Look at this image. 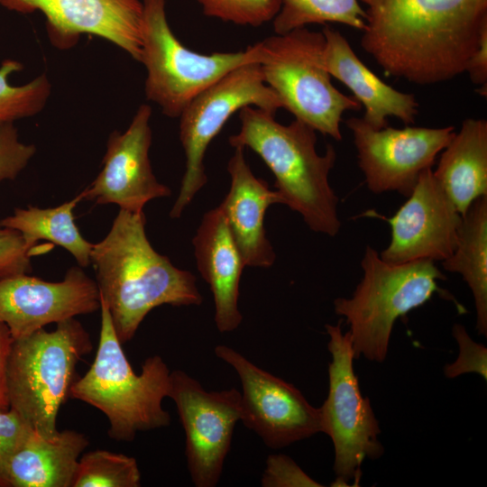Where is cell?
Segmentation results:
<instances>
[{"mask_svg": "<svg viewBox=\"0 0 487 487\" xmlns=\"http://www.w3.org/2000/svg\"><path fill=\"white\" fill-rule=\"evenodd\" d=\"M168 397L176 405L185 432V455L193 484L216 486L241 418V392L234 388L207 391L187 372L174 370Z\"/></svg>", "mask_w": 487, "mask_h": 487, "instance_id": "obj_11", "label": "cell"}, {"mask_svg": "<svg viewBox=\"0 0 487 487\" xmlns=\"http://www.w3.org/2000/svg\"><path fill=\"white\" fill-rule=\"evenodd\" d=\"M76 430L59 431L51 439L32 430L6 462L2 487H71L78 460L88 446Z\"/></svg>", "mask_w": 487, "mask_h": 487, "instance_id": "obj_21", "label": "cell"}, {"mask_svg": "<svg viewBox=\"0 0 487 487\" xmlns=\"http://www.w3.org/2000/svg\"><path fill=\"white\" fill-rule=\"evenodd\" d=\"M433 173L462 216L476 199L487 196V121L464 120Z\"/></svg>", "mask_w": 487, "mask_h": 487, "instance_id": "obj_22", "label": "cell"}, {"mask_svg": "<svg viewBox=\"0 0 487 487\" xmlns=\"http://www.w3.org/2000/svg\"><path fill=\"white\" fill-rule=\"evenodd\" d=\"M361 267L363 275L353 295L335 299L334 308L349 326L354 358L382 363L397 319L424 305L435 293L442 294L437 280L446 277L433 261L390 263L370 245Z\"/></svg>", "mask_w": 487, "mask_h": 487, "instance_id": "obj_5", "label": "cell"}, {"mask_svg": "<svg viewBox=\"0 0 487 487\" xmlns=\"http://www.w3.org/2000/svg\"><path fill=\"white\" fill-rule=\"evenodd\" d=\"M322 32L325 67L364 107L363 119L367 124L375 129L384 128L390 116L406 124L415 122L418 104L414 95L399 91L382 81L357 57L340 32L325 25Z\"/></svg>", "mask_w": 487, "mask_h": 487, "instance_id": "obj_20", "label": "cell"}, {"mask_svg": "<svg viewBox=\"0 0 487 487\" xmlns=\"http://www.w3.org/2000/svg\"><path fill=\"white\" fill-rule=\"evenodd\" d=\"M390 218L391 240L380 253L390 263L448 259L456 245L462 215L436 179L432 169L424 170Z\"/></svg>", "mask_w": 487, "mask_h": 487, "instance_id": "obj_15", "label": "cell"}, {"mask_svg": "<svg viewBox=\"0 0 487 487\" xmlns=\"http://www.w3.org/2000/svg\"><path fill=\"white\" fill-rule=\"evenodd\" d=\"M14 340L7 326L0 321V409H8L6 366Z\"/></svg>", "mask_w": 487, "mask_h": 487, "instance_id": "obj_35", "label": "cell"}, {"mask_svg": "<svg viewBox=\"0 0 487 487\" xmlns=\"http://www.w3.org/2000/svg\"><path fill=\"white\" fill-rule=\"evenodd\" d=\"M151 116L152 107L142 104L124 133L110 134L102 170L79 193L82 200L115 204L120 209L140 213L147 202L170 195V189L152 172L149 157Z\"/></svg>", "mask_w": 487, "mask_h": 487, "instance_id": "obj_17", "label": "cell"}, {"mask_svg": "<svg viewBox=\"0 0 487 487\" xmlns=\"http://www.w3.org/2000/svg\"><path fill=\"white\" fill-rule=\"evenodd\" d=\"M9 11L46 19L51 44L72 48L80 35L91 34L110 41L140 61L143 5L141 0H0Z\"/></svg>", "mask_w": 487, "mask_h": 487, "instance_id": "obj_14", "label": "cell"}, {"mask_svg": "<svg viewBox=\"0 0 487 487\" xmlns=\"http://www.w3.org/2000/svg\"><path fill=\"white\" fill-rule=\"evenodd\" d=\"M207 16L238 25L258 27L272 21L281 0H197Z\"/></svg>", "mask_w": 487, "mask_h": 487, "instance_id": "obj_28", "label": "cell"}, {"mask_svg": "<svg viewBox=\"0 0 487 487\" xmlns=\"http://www.w3.org/2000/svg\"><path fill=\"white\" fill-rule=\"evenodd\" d=\"M141 473L135 458L106 450L82 455L71 487H139Z\"/></svg>", "mask_w": 487, "mask_h": 487, "instance_id": "obj_26", "label": "cell"}, {"mask_svg": "<svg viewBox=\"0 0 487 487\" xmlns=\"http://www.w3.org/2000/svg\"><path fill=\"white\" fill-rule=\"evenodd\" d=\"M443 268L458 273L472 291L478 334L487 335V196L479 198L462 216L457 242Z\"/></svg>", "mask_w": 487, "mask_h": 487, "instance_id": "obj_23", "label": "cell"}, {"mask_svg": "<svg viewBox=\"0 0 487 487\" xmlns=\"http://www.w3.org/2000/svg\"><path fill=\"white\" fill-rule=\"evenodd\" d=\"M100 303L97 351L88 371L73 382L69 397L103 412L112 439L131 442L139 432L170 424V416L162 408L169 393L170 371L160 355H153L144 361L141 373H135L101 297Z\"/></svg>", "mask_w": 487, "mask_h": 487, "instance_id": "obj_4", "label": "cell"}, {"mask_svg": "<svg viewBox=\"0 0 487 487\" xmlns=\"http://www.w3.org/2000/svg\"><path fill=\"white\" fill-rule=\"evenodd\" d=\"M342 322L340 318L335 325L325 326L331 362L328 394L319 408L322 432L331 438L335 449L336 479L332 486H345L351 480L359 483L363 460L377 459L384 451L378 437L379 422L354 373L352 342L349 333H343Z\"/></svg>", "mask_w": 487, "mask_h": 487, "instance_id": "obj_9", "label": "cell"}, {"mask_svg": "<svg viewBox=\"0 0 487 487\" xmlns=\"http://www.w3.org/2000/svg\"><path fill=\"white\" fill-rule=\"evenodd\" d=\"M255 44L264 82L280 99L282 108L316 132L341 141L343 115L362 106L332 84L324 64L323 32L302 27Z\"/></svg>", "mask_w": 487, "mask_h": 487, "instance_id": "obj_7", "label": "cell"}, {"mask_svg": "<svg viewBox=\"0 0 487 487\" xmlns=\"http://www.w3.org/2000/svg\"><path fill=\"white\" fill-rule=\"evenodd\" d=\"M34 251L18 231L0 225V279L28 273Z\"/></svg>", "mask_w": 487, "mask_h": 487, "instance_id": "obj_32", "label": "cell"}, {"mask_svg": "<svg viewBox=\"0 0 487 487\" xmlns=\"http://www.w3.org/2000/svg\"><path fill=\"white\" fill-rule=\"evenodd\" d=\"M272 21L275 34L326 23H339L363 31L365 12L359 0H281L280 9Z\"/></svg>", "mask_w": 487, "mask_h": 487, "instance_id": "obj_25", "label": "cell"}, {"mask_svg": "<svg viewBox=\"0 0 487 487\" xmlns=\"http://www.w3.org/2000/svg\"><path fill=\"white\" fill-rule=\"evenodd\" d=\"M363 49L387 75L418 85L465 72L487 32V0H359Z\"/></svg>", "mask_w": 487, "mask_h": 487, "instance_id": "obj_1", "label": "cell"}, {"mask_svg": "<svg viewBox=\"0 0 487 487\" xmlns=\"http://www.w3.org/2000/svg\"><path fill=\"white\" fill-rule=\"evenodd\" d=\"M245 106L274 114L282 108L280 99L265 84L258 62L244 64L225 74L195 96L179 116L185 171L170 217L179 218L206 185L204 158L210 142L229 118Z\"/></svg>", "mask_w": 487, "mask_h": 487, "instance_id": "obj_10", "label": "cell"}, {"mask_svg": "<svg viewBox=\"0 0 487 487\" xmlns=\"http://www.w3.org/2000/svg\"><path fill=\"white\" fill-rule=\"evenodd\" d=\"M263 487H322L289 456L270 455L261 479Z\"/></svg>", "mask_w": 487, "mask_h": 487, "instance_id": "obj_31", "label": "cell"}, {"mask_svg": "<svg viewBox=\"0 0 487 487\" xmlns=\"http://www.w3.org/2000/svg\"><path fill=\"white\" fill-rule=\"evenodd\" d=\"M23 69L14 60H5L0 66V124L33 116L46 106L51 85L45 74L22 86H12L8 78Z\"/></svg>", "mask_w": 487, "mask_h": 487, "instance_id": "obj_27", "label": "cell"}, {"mask_svg": "<svg viewBox=\"0 0 487 487\" xmlns=\"http://www.w3.org/2000/svg\"><path fill=\"white\" fill-rule=\"evenodd\" d=\"M215 354L239 376L241 418L270 448L280 449L322 432L319 408L313 407L293 384L255 365L225 345Z\"/></svg>", "mask_w": 487, "mask_h": 487, "instance_id": "obj_12", "label": "cell"}, {"mask_svg": "<svg viewBox=\"0 0 487 487\" xmlns=\"http://www.w3.org/2000/svg\"><path fill=\"white\" fill-rule=\"evenodd\" d=\"M452 335L457 342L459 354L454 363L445 366V376L454 379L464 373L474 372L487 381L486 346L473 341L461 324L453 326Z\"/></svg>", "mask_w": 487, "mask_h": 487, "instance_id": "obj_29", "label": "cell"}, {"mask_svg": "<svg viewBox=\"0 0 487 487\" xmlns=\"http://www.w3.org/2000/svg\"><path fill=\"white\" fill-rule=\"evenodd\" d=\"M36 152L33 144L20 141L14 123L0 124V182L14 179Z\"/></svg>", "mask_w": 487, "mask_h": 487, "instance_id": "obj_30", "label": "cell"}, {"mask_svg": "<svg viewBox=\"0 0 487 487\" xmlns=\"http://www.w3.org/2000/svg\"><path fill=\"white\" fill-rule=\"evenodd\" d=\"M192 243L198 270L213 295L216 328L233 332L243 320L238 299L245 264L217 207L203 216Z\"/></svg>", "mask_w": 487, "mask_h": 487, "instance_id": "obj_19", "label": "cell"}, {"mask_svg": "<svg viewBox=\"0 0 487 487\" xmlns=\"http://www.w3.org/2000/svg\"><path fill=\"white\" fill-rule=\"evenodd\" d=\"M81 200L78 194L70 201L55 207L30 206L27 208H15L13 215L0 221V225L18 231L32 248L39 240H48L62 246L74 256L78 266L87 267L91 263L93 244L82 236L73 215V209Z\"/></svg>", "mask_w": 487, "mask_h": 487, "instance_id": "obj_24", "label": "cell"}, {"mask_svg": "<svg viewBox=\"0 0 487 487\" xmlns=\"http://www.w3.org/2000/svg\"><path fill=\"white\" fill-rule=\"evenodd\" d=\"M239 119L240 131L229 144L257 153L273 174L282 204L298 212L310 230L335 236L341 222L339 199L328 180L336 159L334 147L328 144L318 154L313 128L296 119L280 124L274 113L258 107L242 108Z\"/></svg>", "mask_w": 487, "mask_h": 487, "instance_id": "obj_3", "label": "cell"}, {"mask_svg": "<svg viewBox=\"0 0 487 487\" xmlns=\"http://www.w3.org/2000/svg\"><path fill=\"white\" fill-rule=\"evenodd\" d=\"M145 222L143 211L120 209L106 237L93 244L90 254L99 295L122 345L133 338L154 308L198 306L203 301L195 275L153 249Z\"/></svg>", "mask_w": 487, "mask_h": 487, "instance_id": "obj_2", "label": "cell"}, {"mask_svg": "<svg viewBox=\"0 0 487 487\" xmlns=\"http://www.w3.org/2000/svg\"><path fill=\"white\" fill-rule=\"evenodd\" d=\"M228 193L217 207L223 214L245 266L269 268L276 259L264 227L271 205L282 204L277 190L257 178L249 167L244 148L235 147L227 164Z\"/></svg>", "mask_w": 487, "mask_h": 487, "instance_id": "obj_18", "label": "cell"}, {"mask_svg": "<svg viewBox=\"0 0 487 487\" xmlns=\"http://www.w3.org/2000/svg\"><path fill=\"white\" fill-rule=\"evenodd\" d=\"M100 305L96 280L80 266L69 268L58 282L27 273L0 279V321L13 340L26 337L46 325L100 310Z\"/></svg>", "mask_w": 487, "mask_h": 487, "instance_id": "obj_16", "label": "cell"}, {"mask_svg": "<svg viewBox=\"0 0 487 487\" xmlns=\"http://www.w3.org/2000/svg\"><path fill=\"white\" fill-rule=\"evenodd\" d=\"M345 124L366 186L374 194L395 191L408 197L420 174L432 169L436 156L455 134L453 126L375 129L356 116Z\"/></svg>", "mask_w": 487, "mask_h": 487, "instance_id": "obj_13", "label": "cell"}, {"mask_svg": "<svg viewBox=\"0 0 487 487\" xmlns=\"http://www.w3.org/2000/svg\"><path fill=\"white\" fill-rule=\"evenodd\" d=\"M465 72L472 82L479 87L482 96L487 92V32L481 39L479 47L468 61Z\"/></svg>", "mask_w": 487, "mask_h": 487, "instance_id": "obj_34", "label": "cell"}, {"mask_svg": "<svg viewBox=\"0 0 487 487\" xmlns=\"http://www.w3.org/2000/svg\"><path fill=\"white\" fill-rule=\"evenodd\" d=\"M140 61L146 69V98L171 118L231 70L258 61L256 44L237 52L204 54L183 45L170 29L165 0H142Z\"/></svg>", "mask_w": 487, "mask_h": 487, "instance_id": "obj_8", "label": "cell"}, {"mask_svg": "<svg viewBox=\"0 0 487 487\" xmlns=\"http://www.w3.org/2000/svg\"><path fill=\"white\" fill-rule=\"evenodd\" d=\"M32 430L16 411L10 408L0 409V478L10 456Z\"/></svg>", "mask_w": 487, "mask_h": 487, "instance_id": "obj_33", "label": "cell"}, {"mask_svg": "<svg viewBox=\"0 0 487 487\" xmlns=\"http://www.w3.org/2000/svg\"><path fill=\"white\" fill-rule=\"evenodd\" d=\"M88 332L75 318L14 340L6 366L9 408L41 436L54 438L57 417L69 397L78 362L92 351Z\"/></svg>", "mask_w": 487, "mask_h": 487, "instance_id": "obj_6", "label": "cell"}]
</instances>
